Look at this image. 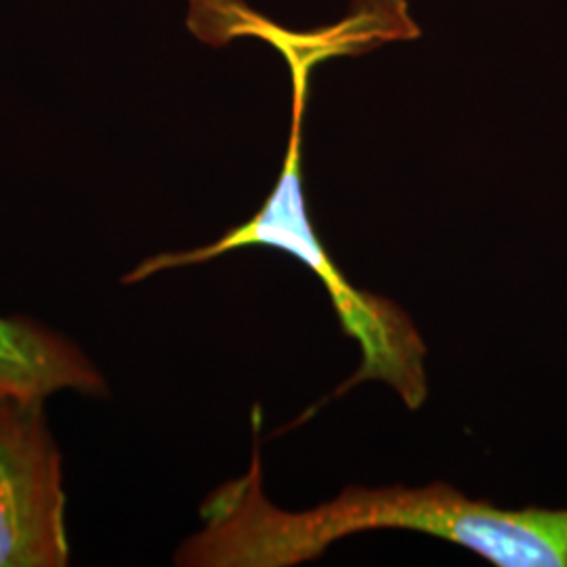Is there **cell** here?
I'll use <instances>...</instances> for the list:
<instances>
[{
  "label": "cell",
  "instance_id": "277c9868",
  "mask_svg": "<svg viewBox=\"0 0 567 567\" xmlns=\"http://www.w3.org/2000/svg\"><path fill=\"white\" fill-rule=\"evenodd\" d=\"M105 393L102 372L47 326L0 316V391L47 400L60 391Z\"/></svg>",
  "mask_w": 567,
  "mask_h": 567
},
{
  "label": "cell",
  "instance_id": "6da1fadb",
  "mask_svg": "<svg viewBox=\"0 0 567 567\" xmlns=\"http://www.w3.org/2000/svg\"><path fill=\"white\" fill-rule=\"evenodd\" d=\"M206 526L177 553V566L286 567L316 559L334 540L379 527H404L468 548L498 567H567V508L507 511L431 486L347 487L334 501L286 513L265 498L259 447L250 471L215 489Z\"/></svg>",
  "mask_w": 567,
  "mask_h": 567
},
{
  "label": "cell",
  "instance_id": "7a4b0ae2",
  "mask_svg": "<svg viewBox=\"0 0 567 567\" xmlns=\"http://www.w3.org/2000/svg\"><path fill=\"white\" fill-rule=\"evenodd\" d=\"M292 70L295 103L292 133L284 158L282 173L276 189L265 200L264 208L240 227L227 231L217 243L185 252H166L137 265L124 284L142 282L166 269L213 261L231 250L246 246H271L292 255L307 265L326 286L347 337L362 347V364L355 374L337 389L341 395L349 386L364 381H385L393 386L410 410L421 408L426 400L425 343L416 328L398 305L355 290L343 274L330 261L324 244H320L307 213L301 182V126L307 107L309 72L318 60L328 58L320 42L288 37L276 44Z\"/></svg>",
  "mask_w": 567,
  "mask_h": 567
},
{
  "label": "cell",
  "instance_id": "3957f363",
  "mask_svg": "<svg viewBox=\"0 0 567 567\" xmlns=\"http://www.w3.org/2000/svg\"><path fill=\"white\" fill-rule=\"evenodd\" d=\"M68 564L63 468L44 400L0 391V567Z\"/></svg>",
  "mask_w": 567,
  "mask_h": 567
}]
</instances>
